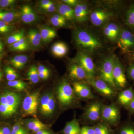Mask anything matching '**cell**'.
<instances>
[{"instance_id": "cell-1", "label": "cell", "mask_w": 134, "mask_h": 134, "mask_svg": "<svg viewBox=\"0 0 134 134\" xmlns=\"http://www.w3.org/2000/svg\"><path fill=\"white\" fill-rule=\"evenodd\" d=\"M74 39L77 47L85 53H93L102 47L99 39L85 29H77L74 34Z\"/></svg>"}, {"instance_id": "cell-2", "label": "cell", "mask_w": 134, "mask_h": 134, "mask_svg": "<svg viewBox=\"0 0 134 134\" xmlns=\"http://www.w3.org/2000/svg\"><path fill=\"white\" fill-rule=\"evenodd\" d=\"M116 43L122 52L127 55L134 53V32L128 28L121 27Z\"/></svg>"}, {"instance_id": "cell-3", "label": "cell", "mask_w": 134, "mask_h": 134, "mask_svg": "<svg viewBox=\"0 0 134 134\" xmlns=\"http://www.w3.org/2000/svg\"><path fill=\"white\" fill-rule=\"evenodd\" d=\"M120 119L119 107L115 104L103 105L101 110L100 120L110 126L117 127Z\"/></svg>"}, {"instance_id": "cell-4", "label": "cell", "mask_w": 134, "mask_h": 134, "mask_svg": "<svg viewBox=\"0 0 134 134\" xmlns=\"http://www.w3.org/2000/svg\"><path fill=\"white\" fill-rule=\"evenodd\" d=\"M74 92L68 82L63 81L57 89V98L60 104L63 106L71 105L75 101Z\"/></svg>"}, {"instance_id": "cell-5", "label": "cell", "mask_w": 134, "mask_h": 134, "mask_svg": "<svg viewBox=\"0 0 134 134\" xmlns=\"http://www.w3.org/2000/svg\"><path fill=\"white\" fill-rule=\"evenodd\" d=\"M115 55L109 56L101 63L99 69L100 79H103L115 90H117L113 77Z\"/></svg>"}, {"instance_id": "cell-6", "label": "cell", "mask_w": 134, "mask_h": 134, "mask_svg": "<svg viewBox=\"0 0 134 134\" xmlns=\"http://www.w3.org/2000/svg\"><path fill=\"white\" fill-rule=\"evenodd\" d=\"M86 82L89 85L92 86L98 93L105 97L112 98L116 95V90L100 78L93 77L87 80Z\"/></svg>"}, {"instance_id": "cell-7", "label": "cell", "mask_w": 134, "mask_h": 134, "mask_svg": "<svg viewBox=\"0 0 134 134\" xmlns=\"http://www.w3.org/2000/svg\"><path fill=\"white\" fill-rule=\"evenodd\" d=\"M113 77L117 90H121L126 88L127 81L125 69L122 63L116 57L114 59Z\"/></svg>"}, {"instance_id": "cell-8", "label": "cell", "mask_w": 134, "mask_h": 134, "mask_svg": "<svg viewBox=\"0 0 134 134\" xmlns=\"http://www.w3.org/2000/svg\"><path fill=\"white\" fill-rule=\"evenodd\" d=\"M103 104L99 101L92 102L86 107L83 113V118L90 124L98 123L100 120Z\"/></svg>"}, {"instance_id": "cell-9", "label": "cell", "mask_w": 134, "mask_h": 134, "mask_svg": "<svg viewBox=\"0 0 134 134\" xmlns=\"http://www.w3.org/2000/svg\"><path fill=\"white\" fill-rule=\"evenodd\" d=\"M40 93L36 92L25 98L22 103V108L25 114L36 116L39 105Z\"/></svg>"}, {"instance_id": "cell-10", "label": "cell", "mask_w": 134, "mask_h": 134, "mask_svg": "<svg viewBox=\"0 0 134 134\" xmlns=\"http://www.w3.org/2000/svg\"><path fill=\"white\" fill-rule=\"evenodd\" d=\"M76 61L85 70L90 79L95 77L96 66L92 59L87 53L82 51L78 53L76 58Z\"/></svg>"}, {"instance_id": "cell-11", "label": "cell", "mask_w": 134, "mask_h": 134, "mask_svg": "<svg viewBox=\"0 0 134 134\" xmlns=\"http://www.w3.org/2000/svg\"><path fill=\"white\" fill-rule=\"evenodd\" d=\"M113 16V13L105 10L98 9L92 12L90 19L94 26H100L108 21Z\"/></svg>"}, {"instance_id": "cell-12", "label": "cell", "mask_w": 134, "mask_h": 134, "mask_svg": "<svg viewBox=\"0 0 134 134\" xmlns=\"http://www.w3.org/2000/svg\"><path fill=\"white\" fill-rule=\"evenodd\" d=\"M87 83L81 82H75L73 84V88L74 93L81 99L90 100L95 98L91 89Z\"/></svg>"}, {"instance_id": "cell-13", "label": "cell", "mask_w": 134, "mask_h": 134, "mask_svg": "<svg viewBox=\"0 0 134 134\" xmlns=\"http://www.w3.org/2000/svg\"><path fill=\"white\" fill-rule=\"evenodd\" d=\"M121 27L115 23H110L105 25L103 32L106 37L112 42H117Z\"/></svg>"}, {"instance_id": "cell-14", "label": "cell", "mask_w": 134, "mask_h": 134, "mask_svg": "<svg viewBox=\"0 0 134 134\" xmlns=\"http://www.w3.org/2000/svg\"><path fill=\"white\" fill-rule=\"evenodd\" d=\"M70 76L72 79L86 81L90 79L85 70L77 63H75L70 65L69 68Z\"/></svg>"}, {"instance_id": "cell-15", "label": "cell", "mask_w": 134, "mask_h": 134, "mask_svg": "<svg viewBox=\"0 0 134 134\" xmlns=\"http://www.w3.org/2000/svg\"><path fill=\"white\" fill-rule=\"evenodd\" d=\"M134 96V89L132 86L122 90L119 93L117 101L120 105L127 109Z\"/></svg>"}, {"instance_id": "cell-16", "label": "cell", "mask_w": 134, "mask_h": 134, "mask_svg": "<svg viewBox=\"0 0 134 134\" xmlns=\"http://www.w3.org/2000/svg\"><path fill=\"white\" fill-rule=\"evenodd\" d=\"M75 19L77 21L84 22L88 19L89 13L88 7L85 3H79L75 7Z\"/></svg>"}, {"instance_id": "cell-17", "label": "cell", "mask_w": 134, "mask_h": 134, "mask_svg": "<svg viewBox=\"0 0 134 134\" xmlns=\"http://www.w3.org/2000/svg\"><path fill=\"white\" fill-rule=\"evenodd\" d=\"M125 10L123 19L124 24L134 32V2L130 4Z\"/></svg>"}, {"instance_id": "cell-18", "label": "cell", "mask_w": 134, "mask_h": 134, "mask_svg": "<svg viewBox=\"0 0 134 134\" xmlns=\"http://www.w3.org/2000/svg\"><path fill=\"white\" fill-rule=\"evenodd\" d=\"M22 21L25 23H30L36 19V16L31 7L29 5H24L21 12Z\"/></svg>"}, {"instance_id": "cell-19", "label": "cell", "mask_w": 134, "mask_h": 134, "mask_svg": "<svg viewBox=\"0 0 134 134\" xmlns=\"http://www.w3.org/2000/svg\"><path fill=\"white\" fill-rule=\"evenodd\" d=\"M4 93L7 100L6 105L16 111L21 100L20 96L17 93L13 92L8 91Z\"/></svg>"}, {"instance_id": "cell-20", "label": "cell", "mask_w": 134, "mask_h": 134, "mask_svg": "<svg viewBox=\"0 0 134 134\" xmlns=\"http://www.w3.org/2000/svg\"><path fill=\"white\" fill-rule=\"evenodd\" d=\"M81 127L78 120L74 118L71 121L67 122L63 130L62 134H79Z\"/></svg>"}, {"instance_id": "cell-21", "label": "cell", "mask_w": 134, "mask_h": 134, "mask_svg": "<svg viewBox=\"0 0 134 134\" xmlns=\"http://www.w3.org/2000/svg\"><path fill=\"white\" fill-rule=\"evenodd\" d=\"M59 14L65 17L66 20H72L75 19L74 10L71 7L65 3H60L58 7Z\"/></svg>"}, {"instance_id": "cell-22", "label": "cell", "mask_w": 134, "mask_h": 134, "mask_svg": "<svg viewBox=\"0 0 134 134\" xmlns=\"http://www.w3.org/2000/svg\"><path fill=\"white\" fill-rule=\"evenodd\" d=\"M68 51L67 46L63 42L55 43L52 48L53 54L56 57L61 58L66 55Z\"/></svg>"}, {"instance_id": "cell-23", "label": "cell", "mask_w": 134, "mask_h": 134, "mask_svg": "<svg viewBox=\"0 0 134 134\" xmlns=\"http://www.w3.org/2000/svg\"><path fill=\"white\" fill-rule=\"evenodd\" d=\"M95 134H114V130L109 125L99 122L93 126Z\"/></svg>"}, {"instance_id": "cell-24", "label": "cell", "mask_w": 134, "mask_h": 134, "mask_svg": "<svg viewBox=\"0 0 134 134\" xmlns=\"http://www.w3.org/2000/svg\"><path fill=\"white\" fill-rule=\"evenodd\" d=\"M27 37L29 42L33 46L37 47L40 44L41 40V35L36 30L30 29L28 32Z\"/></svg>"}, {"instance_id": "cell-25", "label": "cell", "mask_w": 134, "mask_h": 134, "mask_svg": "<svg viewBox=\"0 0 134 134\" xmlns=\"http://www.w3.org/2000/svg\"><path fill=\"white\" fill-rule=\"evenodd\" d=\"M40 33L41 35V40L45 42L52 40L57 36L56 31L50 28H41Z\"/></svg>"}, {"instance_id": "cell-26", "label": "cell", "mask_w": 134, "mask_h": 134, "mask_svg": "<svg viewBox=\"0 0 134 134\" xmlns=\"http://www.w3.org/2000/svg\"><path fill=\"white\" fill-rule=\"evenodd\" d=\"M28 60V57L26 55H16L11 59L10 60V63L16 68L21 69L24 66Z\"/></svg>"}, {"instance_id": "cell-27", "label": "cell", "mask_w": 134, "mask_h": 134, "mask_svg": "<svg viewBox=\"0 0 134 134\" xmlns=\"http://www.w3.org/2000/svg\"><path fill=\"white\" fill-rule=\"evenodd\" d=\"M10 47L11 50L14 51H25L29 49V43L24 37L16 43L10 45Z\"/></svg>"}, {"instance_id": "cell-28", "label": "cell", "mask_w": 134, "mask_h": 134, "mask_svg": "<svg viewBox=\"0 0 134 134\" xmlns=\"http://www.w3.org/2000/svg\"><path fill=\"white\" fill-rule=\"evenodd\" d=\"M114 130V134H134V125L127 123L120 126Z\"/></svg>"}, {"instance_id": "cell-29", "label": "cell", "mask_w": 134, "mask_h": 134, "mask_svg": "<svg viewBox=\"0 0 134 134\" xmlns=\"http://www.w3.org/2000/svg\"><path fill=\"white\" fill-rule=\"evenodd\" d=\"M27 127L36 133L40 130L46 129L47 126L38 120H35L28 122Z\"/></svg>"}, {"instance_id": "cell-30", "label": "cell", "mask_w": 134, "mask_h": 134, "mask_svg": "<svg viewBox=\"0 0 134 134\" xmlns=\"http://www.w3.org/2000/svg\"><path fill=\"white\" fill-rule=\"evenodd\" d=\"M28 79L33 83H37L39 81L38 70L37 67L32 66L30 68L27 74Z\"/></svg>"}, {"instance_id": "cell-31", "label": "cell", "mask_w": 134, "mask_h": 134, "mask_svg": "<svg viewBox=\"0 0 134 134\" xmlns=\"http://www.w3.org/2000/svg\"><path fill=\"white\" fill-rule=\"evenodd\" d=\"M17 16L15 12L0 10V21L7 23L12 21Z\"/></svg>"}, {"instance_id": "cell-32", "label": "cell", "mask_w": 134, "mask_h": 134, "mask_svg": "<svg viewBox=\"0 0 134 134\" xmlns=\"http://www.w3.org/2000/svg\"><path fill=\"white\" fill-rule=\"evenodd\" d=\"M8 85L14 88L17 90L21 91L26 88L27 84L26 83L21 80H14L11 81H8Z\"/></svg>"}, {"instance_id": "cell-33", "label": "cell", "mask_w": 134, "mask_h": 134, "mask_svg": "<svg viewBox=\"0 0 134 134\" xmlns=\"http://www.w3.org/2000/svg\"><path fill=\"white\" fill-rule=\"evenodd\" d=\"M55 107V101L54 96H52L47 105L43 115L45 116H49L52 114L54 111Z\"/></svg>"}, {"instance_id": "cell-34", "label": "cell", "mask_w": 134, "mask_h": 134, "mask_svg": "<svg viewBox=\"0 0 134 134\" xmlns=\"http://www.w3.org/2000/svg\"><path fill=\"white\" fill-rule=\"evenodd\" d=\"M24 37V32L23 31L17 32L8 37L7 42L8 44H12Z\"/></svg>"}, {"instance_id": "cell-35", "label": "cell", "mask_w": 134, "mask_h": 134, "mask_svg": "<svg viewBox=\"0 0 134 134\" xmlns=\"http://www.w3.org/2000/svg\"><path fill=\"white\" fill-rule=\"evenodd\" d=\"M52 94H46L44 95L40 99V100L39 109L40 113L43 114L45 110L47 105L50 100L51 97L53 96Z\"/></svg>"}, {"instance_id": "cell-36", "label": "cell", "mask_w": 134, "mask_h": 134, "mask_svg": "<svg viewBox=\"0 0 134 134\" xmlns=\"http://www.w3.org/2000/svg\"><path fill=\"white\" fill-rule=\"evenodd\" d=\"M5 71L6 73V78L8 81H11L15 80V79L18 77V75L17 72L10 67H6Z\"/></svg>"}, {"instance_id": "cell-37", "label": "cell", "mask_w": 134, "mask_h": 134, "mask_svg": "<svg viewBox=\"0 0 134 134\" xmlns=\"http://www.w3.org/2000/svg\"><path fill=\"white\" fill-rule=\"evenodd\" d=\"M10 134H29V132L21 125L16 124L12 127Z\"/></svg>"}, {"instance_id": "cell-38", "label": "cell", "mask_w": 134, "mask_h": 134, "mask_svg": "<svg viewBox=\"0 0 134 134\" xmlns=\"http://www.w3.org/2000/svg\"><path fill=\"white\" fill-rule=\"evenodd\" d=\"M79 134H95L94 128L88 125L83 126L81 127Z\"/></svg>"}, {"instance_id": "cell-39", "label": "cell", "mask_w": 134, "mask_h": 134, "mask_svg": "<svg viewBox=\"0 0 134 134\" xmlns=\"http://www.w3.org/2000/svg\"><path fill=\"white\" fill-rule=\"evenodd\" d=\"M11 29L12 27L9 24L0 21V33H7Z\"/></svg>"}, {"instance_id": "cell-40", "label": "cell", "mask_w": 134, "mask_h": 134, "mask_svg": "<svg viewBox=\"0 0 134 134\" xmlns=\"http://www.w3.org/2000/svg\"><path fill=\"white\" fill-rule=\"evenodd\" d=\"M127 74L130 80L134 81V62L129 64L127 69Z\"/></svg>"}, {"instance_id": "cell-41", "label": "cell", "mask_w": 134, "mask_h": 134, "mask_svg": "<svg viewBox=\"0 0 134 134\" xmlns=\"http://www.w3.org/2000/svg\"><path fill=\"white\" fill-rule=\"evenodd\" d=\"M0 114L4 117H9L13 114L7 106L1 104H0Z\"/></svg>"}, {"instance_id": "cell-42", "label": "cell", "mask_w": 134, "mask_h": 134, "mask_svg": "<svg viewBox=\"0 0 134 134\" xmlns=\"http://www.w3.org/2000/svg\"><path fill=\"white\" fill-rule=\"evenodd\" d=\"M50 21L51 24L53 26H56V27H63L66 25V21L58 20L53 16L50 19Z\"/></svg>"}, {"instance_id": "cell-43", "label": "cell", "mask_w": 134, "mask_h": 134, "mask_svg": "<svg viewBox=\"0 0 134 134\" xmlns=\"http://www.w3.org/2000/svg\"><path fill=\"white\" fill-rule=\"evenodd\" d=\"M15 1L14 0H1L0 1V7L2 8L7 7L13 5Z\"/></svg>"}, {"instance_id": "cell-44", "label": "cell", "mask_w": 134, "mask_h": 134, "mask_svg": "<svg viewBox=\"0 0 134 134\" xmlns=\"http://www.w3.org/2000/svg\"><path fill=\"white\" fill-rule=\"evenodd\" d=\"M11 129L12 128L8 126H0V134H10Z\"/></svg>"}, {"instance_id": "cell-45", "label": "cell", "mask_w": 134, "mask_h": 134, "mask_svg": "<svg viewBox=\"0 0 134 134\" xmlns=\"http://www.w3.org/2000/svg\"><path fill=\"white\" fill-rule=\"evenodd\" d=\"M63 2L66 5H68L70 7L71 6H75L79 3L78 1L77 0H63Z\"/></svg>"}, {"instance_id": "cell-46", "label": "cell", "mask_w": 134, "mask_h": 134, "mask_svg": "<svg viewBox=\"0 0 134 134\" xmlns=\"http://www.w3.org/2000/svg\"><path fill=\"white\" fill-rule=\"evenodd\" d=\"M39 73L44 74H50V71L48 68L43 65H40L38 68Z\"/></svg>"}, {"instance_id": "cell-47", "label": "cell", "mask_w": 134, "mask_h": 134, "mask_svg": "<svg viewBox=\"0 0 134 134\" xmlns=\"http://www.w3.org/2000/svg\"><path fill=\"white\" fill-rule=\"evenodd\" d=\"M43 9L48 12H54L55 10V5L53 2L50 5H48L47 7L43 8Z\"/></svg>"}, {"instance_id": "cell-48", "label": "cell", "mask_w": 134, "mask_h": 134, "mask_svg": "<svg viewBox=\"0 0 134 134\" xmlns=\"http://www.w3.org/2000/svg\"><path fill=\"white\" fill-rule=\"evenodd\" d=\"M52 2L49 0H43L40 3V7L41 8L46 7L48 5H50L51 3H52Z\"/></svg>"}, {"instance_id": "cell-49", "label": "cell", "mask_w": 134, "mask_h": 134, "mask_svg": "<svg viewBox=\"0 0 134 134\" xmlns=\"http://www.w3.org/2000/svg\"><path fill=\"white\" fill-rule=\"evenodd\" d=\"M131 114L134 113V96L127 109Z\"/></svg>"}, {"instance_id": "cell-50", "label": "cell", "mask_w": 134, "mask_h": 134, "mask_svg": "<svg viewBox=\"0 0 134 134\" xmlns=\"http://www.w3.org/2000/svg\"><path fill=\"white\" fill-rule=\"evenodd\" d=\"M38 74L40 78L43 79V80H45V79H48L49 76H50V74H40V73H39Z\"/></svg>"}, {"instance_id": "cell-51", "label": "cell", "mask_w": 134, "mask_h": 134, "mask_svg": "<svg viewBox=\"0 0 134 134\" xmlns=\"http://www.w3.org/2000/svg\"><path fill=\"white\" fill-rule=\"evenodd\" d=\"M52 133L46 129L40 130L35 133V134H51Z\"/></svg>"}, {"instance_id": "cell-52", "label": "cell", "mask_w": 134, "mask_h": 134, "mask_svg": "<svg viewBox=\"0 0 134 134\" xmlns=\"http://www.w3.org/2000/svg\"><path fill=\"white\" fill-rule=\"evenodd\" d=\"M129 56L130 58L132 60L133 62H134V53L131 54L129 55H127Z\"/></svg>"}, {"instance_id": "cell-53", "label": "cell", "mask_w": 134, "mask_h": 134, "mask_svg": "<svg viewBox=\"0 0 134 134\" xmlns=\"http://www.w3.org/2000/svg\"><path fill=\"white\" fill-rule=\"evenodd\" d=\"M3 46L2 42L0 41V52L3 50Z\"/></svg>"}, {"instance_id": "cell-54", "label": "cell", "mask_w": 134, "mask_h": 134, "mask_svg": "<svg viewBox=\"0 0 134 134\" xmlns=\"http://www.w3.org/2000/svg\"><path fill=\"white\" fill-rule=\"evenodd\" d=\"M2 73L1 72H0V80L1 79L2 77Z\"/></svg>"}, {"instance_id": "cell-55", "label": "cell", "mask_w": 134, "mask_h": 134, "mask_svg": "<svg viewBox=\"0 0 134 134\" xmlns=\"http://www.w3.org/2000/svg\"><path fill=\"white\" fill-rule=\"evenodd\" d=\"M133 125H134V122H133Z\"/></svg>"}, {"instance_id": "cell-56", "label": "cell", "mask_w": 134, "mask_h": 134, "mask_svg": "<svg viewBox=\"0 0 134 134\" xmlns=\"http://www.w3.org/2000/svg\"><path fill=\"white\" fill-rule=\"evenodd\" d=\"M51 134H53L52 133Z\"/></svg>"}]
</instances>
